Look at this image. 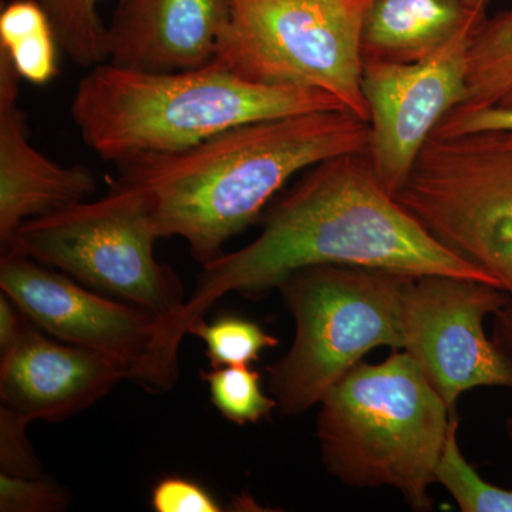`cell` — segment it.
Returning <instances> with one entry per match:
<instances>
[{
	"mask_svg": "<svg viewBox=\"0 0 512 512\" xmlns=\"http://www.w3.org/2000/svg\"><path fill=\"white\" fill-rule=\"evenodd\" d=\"M463 2L466 3L468 8L476 10V12L487 13L491 0H463Z\"/></svg>",
	"mask_w": 512,
	"mask_h": 512,
	"instance_id": "27",
	"label": "cell"
},
{
	"mask_svg": "<svg viewBox=\"0 0 512 512\" xmlns=\"http://www.w3.org/2000/svg\"><path fill=\"white\" fill-rule=\"evenodd\" d=\"M231 22V0H120L107 26V62L147 72L211 63Z\"/></svg>",
	"mask_w": 512,
	"mask_h": 512,
	"instance_id": "14",
	"label": "cell"
},
{
	"mask_svg": "<svg viewBox=\"0 0 512 512\" xmlns=\"http://www.w3.org/2000/svg\"><path fill=\"white\" fill-rule=\"evenodd\" d=\"M460 106H512V9L485 18L474 30Z\"/></svg>",
	"mask_w": 512,
	"mask_h": 512,
	"instance_id": "17",
	"label": "cell"
},
{
	"mask_svg": "<svg viewBox=\"0 0 512 512\" xmlns=\"http://www.w3.org/2000/svg\"><path fill=\"white\" fill-rule=\"evenodd\" d=\"M312 265L458 276L503 289L493 275L441 245L394 200L369 151L343 154L306 170L265 212L261 234L251 244L202 266L183 312L168 329L171 355L178 357L192 323L222 296H264L291 272Z\"/></svg>",
	"mask_w": 512,
	"mask_h": 512,
	"instance_id": "1",
	"label": "cell"
},
{
	"mask_svg": "<svg viewBox=\"0 0 512 512\" xmlns=\"http://www.w3.org/2000/svg\"><path fill=\"white\" fill-rule=\"evenodd\" d=\"M29 423L0 406V473L26 478L45 476L29 441Z\"/></svg>",
	"mask_w": 512,
	"mask_h": 512,
	"instance_id": "23",
	"label": "cell"
},
{
	"mask_svg": "<svg viewBox=\"0 0 512 512\" xmlns=\"http://www.w3.org/2000/svg\"><path fill=\"white\" fill-rule=\"evenodd\" d=\"M188 333L200 338L207 346L205 353L211 369L251 365L261 359L266 349L279 345V340L265 332L259 323L235 315L220 316L212 322L198 319Z\"/></svg>",
	"mask_w": 512,
	"mask_h": 512,
	"instance_id": "20",
	"label": "cell"
},
{
	"mask_svg": "<svg viewBox=\"0 0 512 512\" xmlns=\"http://www.w3.org/2000/svg\"><path fill=\"white\" fill-rule=\"evenodd\" d=\"M151 507L157 512H220L222 505L201 484L190 478L164 477L151 491Z\"/></svg>",
	"mask_w": 512,
	"mask_h": 512,
	"instance_id": "25",
	"label": "cell"
},
{
	"mask_svg": "<svg viewBox=\"0 0 512 512\" xmlns=\"http://www.w3.org/2000/svg\"><path fill=\"white\" fill-rule=\"evenodd\" d=\"M0 288L26 316L70 345L96 350L127 367L128 379L156 392L178 382L156 313L89 291L72 276L18 252H2Z\"/></svg>",
	"mask_w": 512,
	"mask_h": 512,
	"instance_id": "9",
	"label": "cell"
},
{
	"mask_svg": "<svg viewBox=\"0 0 512 512\" xmlns=\"http://www.w3.org/2000/svg\"><path fill=\"white\" fill-rule=\"evenodd\" d=\"M158 239L146 198L117 181L99 200L25 222L2 252L29 256L80 284L156 313L163 322L165 353L178 366L168 352L167 332L187 299L173 269L157 261Z\"/></svg>",
	"mask_w": 512,
	"mask_h": 512,
	"instance_id": "7",
	"label": "cell"
},
{
	"mask_svg": "<svg viewBox=\"0 0 512 512\" xmlns=\"http://www.w3.org/2000/svg\"><path fill=\"white\" fill-rule=\"evenodd\" d=\"M485 18L463 0H373L363 23V60L421 62Z\"/></svg>",
	"mask_w": 512,
	"mask_h": 512,
	"instance_id": "15",
	"label": "cell"
},
{
	"mask_svg": "<svg viewBox=\"0 0 512 512\" xmlns=\"http://www.w3.org/2000/svg\"><path fill=\"white\" fill-rule=\"evenodd\" d=\"M60 45L52 20L37 0H10L0 12V50L20 79L43 86L59 73Z\"/></svg>",
	"mask_w": 512,
	"mask_h": 512,
	"instance_id": "16",
	"label": "cell"
},
{
	"mask_svg": "<svg viewBox=\"0 0 512 512\" xmlns=\"http://www.w3.org/2000/svg\"><path fill=\"white\" fill-rule=\"evenodd\" d=\"M505 431H507L508 440L512 444V416L508 417L507 421H505Z\"/></svg>",
	"mask_w": 512,
	"mask_h": 512,
	"instance_id": "28",
	"label": "cell"
},
{
	"mask_svg": "<svg viewBox=\"0 0 512 512\" xmlns=\"http://www.w3.org/2000/svg\"><path fill=\"white\" fill-rule=\"evenodd\" d=\"M20 77L0 50V244H9L25 222L89 200L96 175L84 165H62L40 153L20 107Z\"/></svg>",
	"mask_w": 512,
	"mask_h": 512,
	"instance_id": "13",
	"label": "cell"
},
{
	"mask_svg": "<svg viewBox=\"0 0 512 512\" xmlns=\"http://www.w3.org/2000/svg\"><path fill=\"white\" fill-rule=\"evenodd\" d=\"M32 320L8 295H0V357L8 355L26 335Z\"/></svg>",
	"mask_w": 512,
	"mask_h": 512,
	"instance_id": "26",
	"label": "cell"
},
{
	"mask_svg": "<svg viewBox=\"0 0 512 512\" xmlns=\"http://www.w3.org/2000/svg\"><path fill=\"white\" fill-rule=\"evenodd\" d=\"M373 0H231L217 57L256 83L319 90L369 123L362 30Z\"/></svg>",
	"mask_w": 512,
	"mask_h": 512,
	"instance_id": "8",
	"label": "cell"
},
{
	"mask_svg": "<svg viewBox=\"0 0 512 512\" xmlns=\"http://www.w3.org/2000/svg\"><path fill=\"white\" fill-rule=\"evenodd\" d=\"M467 29L429 59L392 63L367 59L362 90L369 110V156L390 195L406 183L417 157L443 117L466 100Z\"/></svg>",
	"mask_w": 512,
	"mask_h": 512,
	"instance_id": "11",
	"label": "cell"
},
{
	"mask_svg": "<svg viewBox=\"0 0 512 512\" xmlns=\"http://www.w3.org/2000/svg\"><path fill=\"white\" fill-rule=\"evenodd\" d=\"M457 431L454 416L434 470L436 483L446 488L463 512H512V488L488 483L477 473L461 453Z\"/></svg>",
	"mask_w": 512,
	"mask_h": 512,
	"instance_id": "19",
	"label": "cell"
},
{
	"mask_svg": "<svg viewBox=\"0 0 512 512\" xmlns=\"http://www.w3.org/2000/svg\"><path fill=\"white\" fill-rule=\"evenodd\" d=\"M128 379L113 357L57 343L35 323L8 355L0 357V406L28 421H60L83 412Z\"/></svg>",
	"mask_w": 512,
	"mask_h": 512,
	"instance_id": "12",
	"label": "cell"
},
{
	"mask_svg": "<svg viewBox=\"0 0 512 512\" xmlns=\"http://www.w3.org/2000/svg\"><path fill=\"white\" fill-rule=\"evenodd\" d=\"M320 404L316 436L330 476L356 488L389 487L416 511H430L434 470L451 419L409 353L360 362Z\"/></svg>",
	"mask_w": 512,
	"mask_h": 512,
	"instance_id": "4",
	"label": "cell"
},
{
	"mask_svg": "<svg viewBox=\"0 0 512 512\" xmlns=\"http://www.w3.org/2000/svg\"><path fill=\"white\" fill-rule=\"evenodd\" d=\"M394 200L441 245L507 293L493 342L512 365V136L430 137Z\"/></svg>",
	"mask_w": 512,
	"mask_h": 512,
	"instance_id": "6",
	"label": "cell"
},
{
	"mask_svg": "<svg viewBox=\"0 0 512 512\" xmlns=\"http://www.w3.org/2000/svg\"><path fill=\"white\" fill-rule=\"evenodd\" d=\"M52 20L60 49L73 63H106L107 25L100 15L103 0H37Z\"/></svg>",
	"mask_w": 512,
	"mask_h": 512,
	"instance_id": "18",
	"label": "cell"
},
{
	"mask_svg": "<svg viewBox=\"0 0 512 512\" xmlns=\"http://www.w3.org/2000/svg\"><path fill=\"white\" fill-rule=\"evenodd\" d=\"M485 131L512 136V106L454 107L434 128L431 137L447 138Z\"/></svg>",
	"mask_w": 512,
	"mask_h": 512,
	"instance_id": "24",
	"label": "cell"
},
{
	"mask_svg": "<svg viewBox=\"0 0 512 512\" xmlns=\"http://www.w3.org/2000/svg\"><path fill=\"white\" fill-rule=\"evenodd\" d=\"M326 110L346 109L319 90L252 82L217 59L171 72L97 64L70 106L84 144L117 167L180 153L242 124Z\"/></svg>",
	"mask_w": 512,
	"mask_h": 512,
	"instance_id": "3",
	"label": "cell"
},
{
	"mask_svg": "<svg viewBox=\"0 0 512 512\" xmlns=\"http://www.w3.org/2000/svg\"><path fill=\"white\" fill-rule=\"evenodd\" d=\"M370 126L348 110L254 121L180 151L119 165L146 198L160 238H183L201 266L261 217L295 174L369 150Z\"/></svg>",
	"mask_w": 512,
	"mask_h": 512,
	"instance_id": "2",
	"label": "cell"
},
{
	"mask_svg": "<svg viewBox=\"0 0 512 512\" xmlns=\"http://www.w3.org/2000/svg\"><path fill=\"white\" fill-rule=\"evenodd\" d=\"M72 501L69 491L52 478L13 477L0 473V511L59 512Z\"/></svg>",
	"mask_w": 512,
	"mask_h": 512,
	"instance_id": "22",
	"label": "cell"
},
{
	"mask_svg": "<svg viewBox=\"0 0 512 512\" xmlns=\"http://www.w3.org/2000/svg\"><path fill=\"white\" fill-rule=\"evenodd\" d=\"M200 377L215 409L237 426L259 423L278 409L274 397L262 390L261 373L249 365L201 370Z\"/></svg>",
	"mask_w": 512,
	"mask_h": 512,
	"instance_id": "21",
	"label": "cell"
},
{
	"mask_svg": "<svg viewBox=\"0 0 512 512\" xmlns=\"http://www.w3.org/2000/svg\"><path fill=\"white\" fill-rule=\"evenodd\" d=\"M412 278L362 266L312 265L279 282L296 325L291 349L268 369L279 412H308L372 350L403 349L402 301Z\"/></svg>",
	"mask_w": 512,
	"mask_h": 512,
	"instance_id": "5",
	"label": "cell"
},
{
	"mask_svg": "<svg viewBox=\"0 0 512 512\" xmlns=\"http://www.w3.org/2000/svg\"><path fill=\"white\" fill-rule=\"evenodd\" d=\"M507 299L497 286L458 276H416L406 286L403 349L453 414L468 390L512 389L511 362L484 332V319Z\"/></svg>",
	"mask_w": 512,
	"mask_h": 512,
	"instance_id": "10",
	"label": "cell"
}]
</instances>
